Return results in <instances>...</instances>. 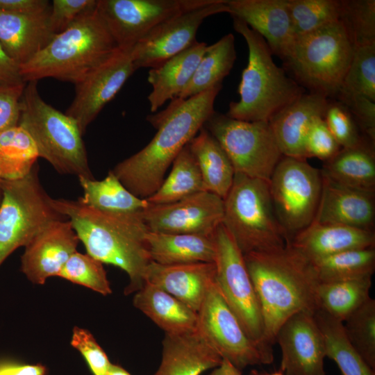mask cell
<instances>
[{
    "label": "cell",
    "mask_w": 375,
    "mask_h": 375,
    "mask_svg": "<svg viewBox=\"0 0 375 375\" xmlns=\"http://www.w3.org/2000/svg\"><path fill=\"white\" fill-rule=\"evenodd\" d=\"M222 88L185 99L176 97L165 110L147 116L157 130L152 140L111 169L126 189L144 199L158 189L174 159L215 111V101Z\"/></svg>",
    "instance_id": "obj_1"
},
{
    "label": "cell",
    "mask_w": 375,
    "mask_h": 375,
    "mask_svg": "<svg viewBox=\"0 0 375 375\" xmlns=\"http://www.w3.org/2000/svg\"><path fill=\"white\" fill-rule=\"evenodd\" d=\"M52 206L71 222L87 253L124 270L130 282L125 294L144 285L145 269L151 261L147 243L149 231L142 212L113 213L90 207L78 199H53Z\"/></svg>",
    "instance_id": "obj_2"
},
{
    "label": "cell",
    "mask_w": 375,
    "mask_h": 375,
    "mask_svg": "<svg viewBox=\"0 0 375 375\" xmlns=\"http://www.w3.org/2000/svg\"><path fill=\"white\" fill-rule=\"evenodd\" d=\"M244 258L260 306L265 338L273 346L277 331L289 317L318 308L319 281L312 261L290 244Z\"/></svg>",
    "instance_id": "obj_3"
},
{
    "label": "cell",
    "mask_w": 375,
    "mask_h": 375,
    "mask_svg": "<svg viewBox=\"0 0 375 375\" xmlns=\"http://www.w3.org/2000/svg\"><path fill=\"white\" fill-rule=\"evenodd\" d=\"M117 48L97 6L81 15L26 63L23 81L53 78L76 84Z\"/></svg>",
    "instance_id": "obj_4"
},
{
    "label": "cell",
    "mask_w": 375,
    "mask_h": 375,
    "mask_svg": "<svg viewBox=\"0 0 375 375\" xmlns=\"http://www.w3.org/2000/svg\"><path fill=\"white\" fill-rule=\"evenodd\" d=\"M232 17L235 31L247 42L249 56L238 87L240 99L230 103L226 115L246 122H269L304 94L305 89L276 65L262 37L241 19Z\"/></svg>",
    "instance_id": "obj_5"
},
{
    "label": "cell",
    "mask_w": 375,
    "mask_h": 375,
    "mask_svg": "<svg viewBox=\"0 0 375 375\" xmlns=\"http://www.w3.org/2000/svg\"><path fill=\"white\" fill-rule=\"evenodd\" d=\"M18 124L33 139L39 157L58 173L94 179L76 122L44 101L38 81L26 83Z\"/></svg>",
    "instance_id": "obj_6"
},
{
    "label": "cell",
    "mask_w": 375,
    "mask_h": 375,
    "mask_svg": "<svg viewBox=\"0 0 375 375\" xmlns=\"http://www.w3.org/2000/svg\"><path fill=\"white\" fill-rule=\"evenodd\" d=\"M353 50L339 20L297 36L283 62L302 88L333 99L341 88Z\"/></svg>",
    "instance_id": "obj_7"
},
{
    "label": "cell",
    "mask_w": 375,
    "mask_h": 375,
    "mask_svg": "<svg viewBox=\"0 0 375 375\" xmlns=\"http://www.w3.org/2000/svg\"><path fill=\"white\" fill-rule=\"evenodd\" d=\"M222 224L243 255L277 250L288 243L264 180L235 174L224 199Z\"/></svg>",
    "instance_id": "obj_8"
},
{
    "label": "cell",
    "mask_w": 375,
    "mask_h": 375,
    "mask_svg": "<svg viewBox=\"0 0 375 375\" xmlns=\"http://www.w3.org/2000/svg\"><path fill=\"white\" fill-rule=\"evenodd\" d=\"M38 163L25 177L2 180L0 205V267L17 248L25 247L50 222L67 219L51 205L42 187Z\"/></svg>",
    "instance_id": "obj_9"
},
{
    "label": "cell",
    "mask_w": 375,
    "mask_h": 375,
    "mask_svg": "<svg viewBox=\"0 0 375 375\" xmlns=\"http://www.w3.org/2000/svg\"><path fill=\"white\" fill-rule=\"evenodd\" d=\"M213 238L217 287L249 338L272 363V346L265 338L260 306L244 255L223 224L217 227Z\"/></svg>",
    "instance_id": "obj_10"
},
{
    "label": "cell",
    "mask_w": 375,
    "mask_h": 375,
    "mask_svg": "<svg viewBox=\"0 0 375 375\" xmlns=\"http://www.w3.org/2000/svg\"><path fill=\"white\" fill-rule=\"evenodd\" d=\"M203 127L223 148L235 173L269 182L283 155L268 122L235 119L215 111Z\"/></svg>",
    "instance_id": "obj_11"
},
{
    "label": "cell",
    "mask_w": 375,
    "mask_h": 375,
    "mask_svg": "<svg viewBox=\"0 0 375 375\" xmlns=\"http://www.w3.org/2000/svg\"><path fill=\"white\" fill-rule=\"evenodd\" d=\"M268 183L276 217L289 242L315 219L322 193L321 170L306 160L283 156Z\"/></svg>",
    "instance_id": "obj_12"
},
{
    "label": "cell",
    "mask_w": 375,
    "mask_h": 375,
    "mask_svg": "<svg viewBox=\"0 0 375 375\" xmlns=\"http://www.w3.org/2000/svg\"><path fill=\"white\" fill-rule=\"evenodd\" d=\"M197 330L222 359L240 370L271 364L249 338L213 282L197 312Z\"/></svg>",
    "instance_id": "obj_13"
},
{
    "label": "cell",
    "mask_w": 375,
    "mask_h": 375,
    "mask_svg": "<svg viewBox=\"0 0 375 375\" xmlns=\"http://www.w3.org/2000/svg\"><path fill=\"white\" fill-rule=\"evenodd\" d=\"M212 0H97V8L117 48L131 49L162 22Z\"/></svg>",
    "instance_id": "obj_14"
},
{
    "label": "cell",
    "mask_w": 375,
    "mask_h": 375,
    "mask_svg": "<svg viewBox=\"0 0 375 375\" xmlns=\"http://www.w3.org/2000/svg\"><path fill=\"white\" fill-rule=\"evenodd\" d=\"M227 0H212L206 5L181 12L162 22L131 49L135 70L154 68L185 50L195 42L197 32L208 17L228 13Z\"/></svg>",
    "instance_id": "obj_15"
},
{
    "label": "cell",
    "mask_w": 375,
    "mask_h": 375,
    "mask_svg": "<svg viewBox=\"0 0 375 375\" xmlns=\"http://www.w3.org/2000/svg\"><path fill=\"white\" fill-rule=\"evenodd\" d=\"M131 49L117 47L74 84L75 95L65 113L76 122L83 135L88 125L136 71Z\"/></svg>",
    "instance_id": "obj_16"
},
{
    "label": "cell",
    "mask_w": 375,
    "mask_h": 375,
    "mask_svg": "<svg viewBox=\"0 0 375 375\" xmlns=\"http://www.w3.org/2000/svg\"><path fill=\"white\" fill-rule=\"evenodd\" d=\"M142 215L151 232L212 237L223 222L224 199L201 191L172 203H149Z\"/></svg>",
    "instance_id": "obj_17"
},
{
    "label": "cell",
    "mask_w": 375,
    "mask_h": 375,
    "mask_svg": "<svg viewBox=\"0 0 375 375\" xmlns=\"http://www.w3.org/2000/svg\"><path fill=\"white\" fill-rule=\"evenodd\" d=\"M276 342L281 351L280 370L285 375H325L324 340L314 312L289 317L277 331Z\"/></svg>",
    "instance_id": "obj_18"
},
{
    "label": "cell",
    "mask_w": 375,
    "mask_h": 375,
    "mask_svg": "<svg viewBox=\"0 0 375 375\" xmlns=\"http://www.w3.org/2000/svg\"><path fill=\"white\" fill-rule=\"evenodd\" d=\"M79 239L67 219L50 222L24 247L21 271L33 283L42 285L58 276L76 251Z\"/></svg>",
    "instance_id": "obj_19"
},
{
    "label": "cell",
    "mask_w": 375,
    "mask_h": 375,
    "mask_svg": "<svg viewBox=\"0 0 375 375\" xmlns=\"http://www.w3.org/2000/svg\"><path fill=\"white\" fill-rule=\"evenodd\" d=\"M321 172L322 193L312 222L374 231V192L345 185L335 181L322 170Z\"/></svg>",
    "instance_id": "obj_20"
},
{
    "label": "cell",
    "mask_w": 375,
    "mask_h": 375,
    "mask_svg": "<svg viewBox=\"0 0 375 375\" xmlns=\"http://www.w3.org/2000/svg\"><path fill=\"white\" fill-rule=\"evenodd\" d=\"M228 14L243 21L283 61L295 40L287 0H227Z\"/></svg>",
    "instance_id": "obj_21"
},
{
    "label": "cell",
    "mask_w": 375,
    "mask_h": 375,
    "mask_svg": "<svg viewBox=\"0 0 375 375\" xmlns=\"http://www.w3.org/2000/svg\"><path fill=\"white\" fill-rule=\"evenodd\" d=\"M144 284L158 287L198 312L211 284L215 281L214 262L164 265L151 261Z\"/></svg>",
    "instance_id": "obj_22"
},
{
    "label": "cell",
    "mask_w": 375,
    "mask_h": 375,
    "mask_svg": "<svg viewBox=\"0 0 375 375\" xmlns=\"http://www.w3.org/2000/svg\"><path fill=\"white\" fill-rule=\"evenodd\" d=\"M328 99L305 92L269 121L283 156L306 160L304 141L308 129L315 118L324 117Z\"/></svg>",
    "instance_id": "obj_23"
},
{
    "label": "cell",
    "mask_w": 375,
    "mask_h": 375,
    "mask_svg": "<svg viewBox=\"0 0 375 375\" xmlns=\"http://www.w3.org/2000/svg\"><path fill=\"white\" fill-rule=\"evenodd\" d=\"M50 9L40 13L22 14L0 10V44L19 66L44 49L53 38Z\"/></svg>",
    "instance_id": "obj_24"
},
{
    "label": "cell",
    "mask_w": 375,
    "mask_h": 375,
    "mask_svg": "<svg viewBox=\"0 0 375 375\" xmlns=\"http://www.w3.org/2000/svg\"><path fill=\"white\" fill-rule=\"evenodd\" d=\"M222 361L197 328L180 334L165 333L161 362L154 375H201Z\"/></svg>",
    "instance_id": "obj_25"
},
{
    "label": "cell",
    "mask_w": 375,
    "mask_h": 375,
    "mask_svg": "<svg viewBox=\"0 0 375 375\" xmlns=\"http://www.w3.org/2000/svg\"><path fill=\"white\" fill-rule=\"evenodd\" d=\"M288 244L313 261L348 250L374 247L375 234L373 231L312 222Z\"/></svg>",
    "instance_id": "obj_26"
},
{
    "label": "cell",
    "mask_w": 375,
    "mask_h": 375,
    "mask_svg": "<svg viewBox=\"0 0 375 375\" xmlns=\"http://www.w3.org/2000/svg\"><path fill=\"white\" fill-rule=\"evenodd\" d=\"M207 44L195 42L192 46L169 58L160 65L151 68L148 82L152 87L147 99L151 112L172 100L190 81Z\"/></svg>",
    "instance_id": "obj_27"
},
{
    "label": "cell",
    "mask_w": 375,
    "mask_h": 375,
    "mask_svg": "<svg viewBox=\"0 0 375 375\" xmlns=\"http://www.w3.org/2000/svg\"><path fill=\"white\" fill-rule=\"evenodd\" d=\"M133 303L165 333L180 334L197 328V312L158 287L144 283L135 292Z\"/></svg>",
    "instance_id": "obj_28"
},
{
    "label": "cell",
    "mask_w": 375,
    "mask_h": 375,
    "mask_svg": "<svg viewBox=\"0 0 375 375\" xmlns=\"http://www.w3.org/2000/svg\"><path fill=\"white\" fill-rule=\"evenodd\" d=\"M147 243L151 261L164 265L214 262V238L149 231Z\"/></svg>",
    "instance_id": "obj_29"
},
{
    "label": "cell",
    "mask_w": 375,
    "mask_h": 375,
    "mask_svg": "<svg viewBox=\"0 0 375 375\" xmlns=\"http://www.w3.org/2000/svg\"><path fill=\"white\" fill-rule=\"evenodd\" d=\"M188 146L199 168L205 191L224 199L232 186L235 172L223 148L203 126Z\"/></svg>",
    "instance_id": "obj_30"
},
{
    "label": "cell",
    "mask_w": 375,
    "mask_h": 375,
    "mask_svg": "<svg viewBox=\"0 0 375 375\" xmlns=\"http://www.w3.org/2000/svg\"><path fill=\"white\" fill-rule=\"evenodd\" d=\"M375 142L367 138L351 147L341 148L322 169L345 185L368 192L375 191Z\"/></svg>",
    "instance_id": "obj_31"
},
{
    "label": "cell",
    "mask_w": 375,
    "mask_h": 375,
    "mask_svg": "<svg viewBox=\"0 0 375 375\" xmlns=\"http://www.w3.org/2000/svg\"><path fill=\"white\" fill-rule=\"evenodd\" d=\"M235 59V38L228 33L206 47L190 81L177 97L185 99L222 85Z\"/></svg>",
    "instance_id": "obj_32"
},
{
    "label": "cell",
    "mask_w": 375,
    "mask_h": 375,
    "mask_svg": "<svg viewBox=\"0 0 375 375\" xmlns=\"http://www.w3.org/2000/svg\"><path fill=\"white\" fill-rule=\"evenodd\" d=\"M83 194L78 199L97 210L113 213L143 211L149 203L131 193L110 170L101 181L78 177Z\"/></svg>",
    "instance_id": "obj_33"
},
{
    "label": "cell",
    "mask_w": 375,
    "mask_h": 375,
    "mask_svg": "<svg viewBox=\"0 0 375 375\" xmlns=\"http://www.w3.org/2000/svg\"><path fill=\"white\" fill-rule=\"evenodd\" d=\"M314 317L324 340L326 357L337 364L342 375H375V370L347 339L342 322L319 308L315 311Z\"/></svg>",
    "instance_id": "obj_34"
},
{
    "label": "cell",
    "mask_w": 375,
    "mask_h": 375,
    "mask_svg": "<svg viewBox=\"0 0 375 375\" xmlns=\"http://www.w3.org/2000/svg\"><path fill=\"white\" fill-rule=\"evenodd\" d=\"M372 278V276H368L319 282L317 288L318 308L343 322L370 297Z\"/></svg>",
    "instance_id": "obj_35"
},
{
    "label": "cell",
    "mask_w": 375,
    "mask_h": 375,
    "mask_svg": "<svg viewBox=\"0 0 375 375\" xmlns=\"http://www.w3.org/2000/svg\"><path fill=\"white\" fill-rule=\"evenodd\" d=\"M201 191H205L201 174L188 144L173 161L158 189L147 200L152 204L169 203Z\"/></svg>",
    "instance_id": "obj_36"
},
{
    "label": "cell",
    "mask_w": 375,
    "mask_h": 375,
    "mask_svg": "<svg viewBox=\"0 0 375 375\" xmlns=\"http://www.w3.org/2000/svg\"><path fill=\"white\" fill-rule=\"evenodd\" d=\"M39 158L28 133L19 124L0 133V178L17 180L27 176Z\"/></svg>",
    "instance_id": "obj_37"
},
{
    "label": "cell",
    "mask_w": 375,
    "mask_h": 375,
    "mask_svg": "<svg viewBox=\"0 0 375 375\" xmlns=\"http://www.w3.org/2000/svg\"><path fill=\"white\" fill-rule=\"evenodd\" d=\"M319 282H332L372 276L374 247L351 249L312 261Z\"/></svg>",
    "instance_id": "obj_38"
},
{
    "label": "cell",
    "mask_w": 375,
    "mask_h": 375,
    "mask_svg": "<svg viewBox=\"0 0 375 375\" xmlns=\"http://www.w3.org/2000/svg\"><path fill=\"white\" fill-rule=\"evenodd\" d=\"M295 37L339 21L341 0H287Z\"/></svg>",
    "instance_id": "obj_39"
},
{
    "label": "cell",
    "mask_w": 375,
    "mask_h": 375,
    "mask_svg": "<svg viewBox=\"0 0 375 375\" xmlns=\"http://www.w3.org/2000/svg\"><path fill=\"white\" fill-rule=\"evenodd\" d=\"M342 323L351 345L375 370V300L369 297Z\"/></svg>",
    "instance_id": "obj_40"
},
{
    "label": "cell",
    "mask_w": 375,
    "mask_h": 375,
    "mask_svg": "<svg viewBox=\"0 0 375 375\" xmlns=\"http://www.w3.org/2000/svg\"><path fill=\"white\" fill-rule=\"evenodd\" d=\"M339 20L354 47L375 44L374 0H341Z\"/></svg>",
    "instance_id": "obj_41"
},
{
    "label": "cell",
    "mask_w": 375,
    "mask_h": 375,
    "mask_svg": "<svg viewBox=\"0 0 375 375\" xmlns=\"http://www.w3.org/2000/svg\"><path fill=\"white\" fill-rule=\"evenodd\" d=\"M340 91L363 95L375 102V44L354 47Z\"/></svg>",
    "instance_id": "obj_42"
},
{
    "label": "cell",
    "mask_w": 375,
    "mask_h": 375,
    "mask_svg": "<svg viewBox=\"0 0 375 375\" xmlns=\"http://www.w3.org/2000/svg\"><path fill=\"white\" fill-rule=\"evenodd\" d=\"M58 276L103 295L112 293L103 263L88 253L76 251L65 262Z\"/></svg>",
    "instance_id": "obj_43"
},
{
    "label": "cell",
    "mask_w": 375,
    "mask_h": 375,
    "mask_svg": "<svg viewBox=\"0 0 375 375\" xmlns=\"http://www.w3.org/2000/svg\"><path fill=\"white\" fill-rule=\"evenodd\" d=\"M323 119L342 148L356 146L367 138L349 109L335 99H328Z\"/></svg>",
    "instance_id": "obj_44"
},
{
    "label": "cell",
    "mask_w": 375,
    "mask_h": 375,
    "mask_svg": "<svg viewBox=\"0 0 375 375\" xmlns=\"http://www.w3.org/2000/svg\"><path fill=\"white\" fill-rule=\"evenodd\" d=\"M323 117L315 118L310 124L304 141L306 159L317 158L326 162L341 149Z\"/></svg>",
    "instance_id": "obj_45"
},
{
    "label": "cell",
    "mask_w": 375,
    "mask_h": 375,
    "mask_svg": "<svg viewBox=\"0 0 375 375\" xmlns=\"http://www.w3.org/2000/svg\"><path fill=\"white\" fill-rule=\"evenodd\" d=\"M334 99L349 109L362 134L375 142V102L363 95L342 91Z\"/></svg>",
    "instance_id": "obj_46"
},
{
    "label": "cell",
    "mask_w": 375,
    "mask_h": 375,
    "mask_svg": "<svg viewBox=\"0 0 375 375\" xmlns=\"http://www.w3.org/2000/svg\"><path fill=\"white\" fill-rule=\"evenodd\" d=\"M71 345L83 356L93 375H107L111 362L90 331L75 326Z\"/></svg>",
    "instance_id": "obj_47"
},
{
    "label": "cell",
    "mask_w": 375,
    "mask_h": 375,
    "mask_svg": "<svg viewBox=\"0 0 375 375\" xmlns=\"http://www.w3.org/2000/svg\"><path fill=\"white\" fill-rule=\"evenodd\" d=\"M97 0H53L50 8L49 24L55 34L64 31L87 11L97 6Z\"/></svg>",
    "instance_id": "obj_48"
},
{
    "label": "cell",
    "mask_w": 375,
    "mask_h": 375,
    "mask_svg": "<svg viewBox=\"0 0 375 375\" xmlns=\"http://www.w3.org/2000/svg\"><path fill=\"white\" fill-rule=\"evenodd\" d=\"M25 85L0 86V133L18 124Z\"/></svg>",
    "instance_id": "obj_49"
},
{
    "label": "cell",
    "mask_w": 375,
    "mask_h": 375,
    "mask_svg": "<svg viewBox=\"0 0 375 375\" xmlns=\"http://www.w3.org/2000/svg\"><path fill=\"white\" fill-rule=\"evenodd\" d=\"M47 0H0V10L22 14H34L49 10Z\"/></svg>",
    "instance_id": "obj_50"
},
{
    "label": "cell",
    "mask_w": 375,
    "mask_h": 375,
    "mask_svg": "<svg viewBox=\"0 0 375 375\" xmlns=\"http://www.w3.org/2000/svg\"><path fill=\"white\" fill-rule=\"evenodd\" d=\"M25 83L20 74L19 65L3 50L0 44V86Z\"/></svg>",
    "instance_id": "obj_51"
},
{
    "label": "cell",
    "mask_w": 375,
    "mask_h": 375,
    "mask_svg": "<svg viewBox=\"0 0 375 375\" xmlns=\"http://www.w3.org/2000/svg\"><path fill=\"white\" fill-rule=\"evenodd\" d=\"M47 372V367L41 364L0 361V375H46Z\"/></svg>",
    "instance_id": "obj_52"
},
{
    "label": "cell",
    "mask_w": 375,
    "mask_h": 375,
    "mask_svg": "<svg viewBox=\"0 0 375 375\" xmlns=\"http://www.w3.org/2000/svg\"><path fill=\"white\" fill-rule=\"evenodd\" d=\"M209 375H242V373L231 362L222 359L221 364L214 368ZM248 375H261V372L253 369Z\"/></svg>",
    "instance_id": "obj_53"
},
{
    "label": "cell",
    "mask_w": 375,
    "mask_h": 375,
    "mask_svg": "<svg viewBox=\"0 0 375 375\" xmlns=\"http://www.w3.org/2000/svg\"><path fill=\"white\" fill-rule=\"evenodd\" d=\"M107 375H131L120 365L111 363Z\"/></svg>",
    "instance_id": "obj_54"
},
{
    "label": "cell",
    "mask_w": 375,
    "mask_h": 375,
    "mask_svg": "<svg viewBox=\"0 0 375 375\" xmlns=\"http://www.w3.org/2000/svg\"><path fill=\"white\" fill-rule=\"evenodd\" d=\"M261 375H285L280 369L272 373H261Z\"/></svg>",
    "instance_id": "obj_55"
},
{
    "label": "cell",
    "mask_w": 375,
    "mask_h": 375,
    "mask_svg": "<svg viewBox=\"0 0 375 375\" xmlns=\"http://www.w3.org/2000/svg\"><path fill=\"white\" fill-rule=\"evenodd\" d=\"M3 198L2 179L0 178V205Z\"/></svg>",
    "instance_id": "obj_56"
}]
</instances>
